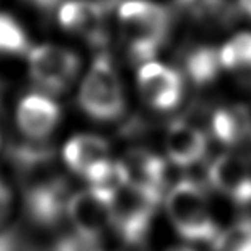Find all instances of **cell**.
<instances>
[{"label":"cell","mask_w":251,"mask_h":251,"mask_svg":"<svg viewBox=\"0 0 251 251\" xmlns=\"http://www.w3.org/2000/svg\"><path fill=\"white\" fill-rule=\"evenodd\" d=\"M119 18L128 53L136 63H149L163 47L170 30V15L148 0H126Z\"/></svg>","instance_id":"6da1fadb"},{"label":"cell","mask_w":251,"mask_h":251,"mask_svg":"<svg viewBox=\"0 0 251 251\" xmlns=\"http://www.w3.org/2000/svg\"><path fill=\"white\" fill-rule=\"evenodd\" d=\"M167 210L175 229L187 242L211 245L219 234L210 203L199 182L191 179L177 182L168 192Z\"/></svg>","instance_id":"7a4b0ae2"},{"label":"cell","mask_w":251,"mask_h":251,"mask_svg":"<svg viewBox=\"0 0 251 251\" xmlns=\"http://www.w3.org/2000/svg\"><path fill=\"white\" fill-rule=\"evenodd\" d=\"M83 112L96 120L119 119L125 111V96L117 71L106 53L96 56L78 91Z\"/></svg>","instance_id":"3957f363"},{"label":"cell","mask_w":251,"mask_h":251,"mask_svg":"<svg viewBox=\"0 0 251 251\" xmlns=\"http://www.w3.org/2000/svg\"><path fill=\"white\" fill-rule=\"evenodd\" d=\"M160 200V192L125 184L111 200L112 227L126 243H141L148 235Z\"/></svg>","instance_id":"277c9868"},{"label":"cell","mask_w":251,"mask_h":251,"mask_svg":"<svg viewBox=\"0 0 251 251\" xmlns=\"http://www.w3.org/2000/svg\"><path fill=\"white\" fill-rule=\"evenodd\" d=\"M80 59L71 50L56 45H39L29 50V74L39 88L59 95L74 83Z\"/></svg>","instance_id":"5b68a950"},{"label":"cell","mask_w":251,"mask_h":251,"mask_svg":"<svg viewBox=\"0 0 251 251\" xmlns=\"http://www.w3.org/2000/svg\"><path fill=\"white\" fill-rule=\"evenodd\" d=\"M111 200L109 195L95 187L71 195L67 201V216L77 237L90 245L101 240L104 232L112 227Z\"/></svg>","instance_id":"8992f818"},{"label":"cell","mask_w":251,"mask_h":251,"mask_svg":"<svg viewBox=\"0 0 251 251\" xmlns=\"http://www.w3.org/2000/svg\"><path fill=\"white\" fill-rule=\"evenodd\" d=\"M67 182L63 176L54 175L44 181L24 187V210L27 218L40 227L56 226L67 211Z\"/></svg>","instance_id":"52a82bcc"},{"label":"cell","mask_w":251,"mask_h":251,"mask_svg":"<svg viewBox=\"0 0 251 251\" xmlns=\"http://www.w3.org/2000/svg\"><path fill=\"white\" fill-rule=\"evenodd\" d=\"M138 87L144 101L155 111L162 112L175 109L179 104L184 90L179 72L154 61L143 64L139 69Z\"/></svg>","instance_id":"ba28073f"},{"label":"cell","mask_w":251,"mask_h":251,"mask_svg":"<svg viewBox=\"0 0 251 251\" xmlns=\"http://www.w3.org/2000/svg\"><path fill=\"white\" fill-rule=\"evenodd\" d=\"M107 5L95 0H71L58 8V20L64 29L80 34L91 45L102 47L106 32Z\"/></svg>","instance_id":"9c48e42d"},{"label":"cell","mask_w":251,"mask_h":251,"mask_svg":"<svg viewBox=\"0 0 251 251\" xmlns=\"http://www.w3.org/2000/svg\"><path fill=\"white\" fill-rule=\"evenodd\" d=\"M208 181L235 205L251 203V168L243 158L224 154L208 168Z\"/></svg>","instance_id":"30bf717a"},{"label":"cell","mask_w":251,"mask_h":251,"mask_svg":"<svg viewBox=\"0 0 251 251\" xmlns=\"http://www.w3.org/2000/svg\"><path fill=\"white\" fill-rule=\"evenodd\" d=\"M61 109L51 98L32 93L18 104L16 122L21 133L30 141H44L59 124Z\"/></svg>","instance_id":"8fae6325"},{"label":"cell","mask_w":251,"mask_h":251,"mask_svg":"<svg viewBox=\"0 0 251 251\" xmlns=\"http://www.w3.org/2000/svg\"><path fill=\"white\" fill-rule=\"evenodd\" d=\"M165 148L170 160L177 167L197 163L206 152V136L200 128L176 120L170 125L165 138Z\"/></svg>","instance_id":"7c38bea8"},{"label":"cell","mask_w":251,"mask_h":251,"mask_svg":"<svg viewBox=\"0 0 251 251\" xmlns=\"http://www.w3.org/2000/svg\"><path fill=\"white\" fill-rule=\"evenodd\" d=\"M120 162L126 171L128 184L163 194L167 165L162 157L146 149H131Z\"/></svg>","instance_id":"4fadbf2b"},{"label":"cell","mask_w":251,"mask_h":251,"mask_svg":"<svg viewBox=\"0 0 251 251\" xmlns=\"http://www.w3.org/2000/svg\"><path fill=\"white\" fill-rule=\"evenodd\" d=\"M63 157L74 173L87 177L91 170L109 160V144L95 134H78L64 146Z\"/></svg>","instance_id":"5bb4252c"},{"label":"cell","mask_w":251,"mask_h":251,"mask_svg":"<svg viewBox=\"0 0 251 251\" xmlns=\"http://www.w3.org/2000/svg\"><path fill=\"white\" fill-rule=\"evenodd\" d=\"M211 133L226 146H242L250 133L247 107H223L211 114Z\"/></svg>","instance_id":"9a60e30c"},{"label":"cell","mask_w":251,"mask_h":251,"mask_svg":"<svg viewBox=\"0 0 251 251\" xmlns=\"http://www.w3.org/2000/svg\"><path fill=\"white\" fill-rule=\"evenodd\" d=\"M186 74L191 82L197 87H205L218 77L221 59L219 51L213 47H199L187 54L186 58Z\"/></svg>","instance_id":"2e32d148"},{"label":"cell","mask_w":251,"mask_h":251,"mask_svg":"<svg viewBox=\"0 0 251 251\" xmlns=\"http://www.w3.org/2000/svg\"><path fill=\"white\" fill-rule=\"evenodd\" d=\"M219 59L226 69L251 74V34H237L219 50Z\"/></svg>","instance_id":"e0dca14e"},{"label":"cell","mask_w":251,"mask_h":251,"mask_svg":"<svg viewBox=\"0 0 251 251\" xmlns=\"http://www.w3.org/2000/svg\"><path fill=\"white\" fill-rule=\"evenodd\" d=\"M211 247L214 251H251V218H242L219 230Z\"/></svg>","instance_id":"ac0fdd59"},{"label":"cell","mask_w":251,"mask_h":251,"mask_svg":"<svg viewBox=\"0 0 251 251\" xmlns=\"http://www.w3.org/2000/svg\"><path fill=\"white\" fill-rule=\"evenodd\" d=\"M29 51V40L15 18L0 13V53L23 54Z\"/></svg>","instance_id":"d6986e66"},{"label":"cell","mask_w":251,"mask_h":251,"mask_svg":"<svg viewBox=\"0 0 251 251\" xmlns=\"http://www.w3.org/2000/svg\"><path fill=\"white\" fill-rule=\"evenodd\" d=\"M91 248H95V245L83 242L77 235H71V237H63L58 242H54L50 251H90Z\"/></svg>","instance_id":"ffe728a7"},{"label":"cell","mask_w":251,"mask_h":251,"mask_svg":"<svg viewBox=\"0 0 251 251\" xmlns=\"http://www.w3.org/2000/svg\"><path fill=\"white\" fill-rule=\"evenodd\" d=\"M0 251H26L18 230L0 229Z\"/></svg>","instance_id":"44dd1931"},{"label":"cell","mask_w":251,"mask_h":251,"mask_svg":"<svg viewBox=\"0 0 251 251\" xmlns=\"http://www.w3.org/2000/svg\"><path fill=\"white\" fill-rule=\"evenodd\" d=\"M10 205H11V194H10V189L7 187V184L2 181L0 177V221L8 214L10 210Z\"/></svg>","instance_id":"7402d4cb"},{"label":"cell","mask_w":251,"mask_h":251,"mask_svg":"<svg viewBox=\"0 0 251 251\" xmlns=\"http://www.w3.org/2000/svg\"><path fill=\"white\" fill-rule=\"evenodd\" d=\"M27 3H30L32 7H35L37 10L40 11H51L54 10L56 7H61V0H26Z\"/></svg>","instance_id":"603a6c76"},{"label":"cell","mask_w":251,"mask_h":251,"mask_svg":"<svg viewBox=\"0 0 251 251\" xmlns=\"http://www.w3.org/2000/svg\"><path fill=\"white\" fill-rule=\"evenodd\" d=\"M240 8L248 16H251V0H240Z\"/></svg>","instance_id":"cb8c5ba5"},{"label":"cell","mask_w":251,"mask_h":251,"mask_svg":"<svg viewBox=\"0 0 251 251\" xmlns=\"http://www.w3.org/2000/svg\"><path fill=\"white\" fill-rule=\"evenodd\" d=\"M168 251H192V250H189V248H171Z\"/></svg>","instance_id":"d4e9b609"},{"label":"cell","mask_w":251,"mask_h":251,"mask_svg":"<svg viewBox=\"0 0 251 251\" xmlns=\"http://www.w3.org/2000/svg\"><path fill=\"white\" fill-rule=\"evenodd\" d=\"M2 93H3V85L0 83V102H2Z\"/></svg>","instance_id":"484cf974"},{"label":"cell","mask_w":251,"mask_h":251,"mask_svg":"<svg viewBox=\"0 0 251 251\" xmlns=\"http://www.w3.org/2000/svg\"><path fill=\"white\" fill-rule=\"evenodd\" d=\"M90 251H102V250H98V248H91Z\"/></svg>","instance_id":"4316f807"},{"label":"cell","mask_w":251,"mask_h":251,"mask_svg":"<svg viewBox=\"0 0 251 251\" xmlns=\"http://www.w3.org/2000/svg\"><path fill=\"white\" fill-rule=\"evenodd\" d=\"M250 85H251V80H250Z\"/></svg>","instance_id":"83f0119b"}]
</instances>
